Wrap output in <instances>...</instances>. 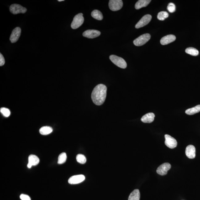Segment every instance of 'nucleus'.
I'll list each match as a JSON object with an SVG mask.
<instances>
[{
  "mask_svg": "<svg viewBox=\"0 0 200 200\" xmlns=\"http://www.w3.org/2000/svg\"><path fill=\"white\" fill-rule=\"evenodd\" d=\"M107 88L105 85L100 84L97 85L92 92L91 98L96 105H102L106 96Z\"/></svg>",
  "mask_w": 200,
  "mask_h": 200,
  "instance_id": "obj_1",
  "label": "nucleus"
},
{
  "mask_svg": "<svg viewBox=\"0 0 200 200\" xmlns=\"http://www.w3.org/2000/svg\"><path fill=\"white\" fill-rule=\"evenodd\" d=\"M109 58L112 62L116 65L121 68L125 69L127 68V62L123 58L115 55H111Z\"/></svg>",
  "mask_w": 200,
  "mask_h": 200,
  "instance_id": "obj_2",
  "label": "nucleus"
},
{
  "mask_svg": "<svg viewBox=\"0 0 200 200\" xmlns=\"http://www.w3.org/2000/svg\"><path fill=\"white\" fill-rule=\"evenodd\" d=\"M84 21L83 14L82 13H80L74 17L71 23V27L73 29H77L82 25Z\"/></svg>",
  "mask_w": 200,
  "mask_h": 200,
  "instance_id": "obj_3",
  "label": "nucleus"
},
{
  "mask_svg": "<svg viewBox=\"0 0 200 200\" xmlns=\"http://www.w3.org/2000/svg\"><path fill=\"white\" fill-rule=\"evenodd\" d=\"M151 38V35L149 33H146L141 35L138 38L135 39L133 41V43L135 46H141L146 43L150 40Z\"/></svg>",
  "mask_w": 200,
  "mask_h": 200,
  "instance_id": "obj_4",
  "label": "nucleus"
},
{
  "mask_svg": "<svg viewBox=\"0 0 200 200\" xmlns=\"http://www.w3.org/2000/svg\"><path fill=\"white\" fill-rule=\"evenodd\" d=\"M123 6L122 0H110L109 3V9L111 10L116 11L120 10Z\"/></svg>",
  "mask_w": 200,
  "mask_h": 200,
  "instance_id": "obj_5",
  "label": "nucleus"
},
{
  "mask_svg": "<svg viewBox=\"0 0 200 200\" xmlns=\"http://www.w3.org/2000/svg\"><path fill=\"white\" fill-rule=\"evenodd\" d=\"M10 11L12 14H24L27 12V9L25 7L17 4H13L10 7Z\"/></svg>",
  "mask_w": 200,
  "mask_h": 200,
  "instance_id": "obj_6",
  "label": "nucleus"
},
{
  "mask_svg": "<svg viewBox=\"0 0 200 200\" xmlns=\"http://www.w3.org/2000/svg\"><path fill=\"white\" fill-rule=\"evenodd\" d=\"M152 19V16L151 15L147 14L144 16L141 19L140 21L135 25V28L136 29L144 27L149 23Z\"/></svg>",
  "mask_w": 200,
  "mask_h": 200,
  "instance_id": "obj_7",
  "label": "nucleus"
},
{
  "mask_svg": "<svg viewBox=\"0 0 200 200\" xmlns=\"http://www.w3.org/2000/svg\"><path fill=\"white\" fill-rule=\"evenodd\" d=\"M165 144L170 149H173L177 147V142L175 138L169 135H165Z\"/></svg>",
  "mask_w": 200,
  "mask_h": 200,
  "instance_id": "obj_8",
  "label": "nucleus"
},
{
  "mask_svg": "<svg viewBox=\"0 0 200 200\" xmlns=\"http://www.w3.org/2000/svg\"><path fill=\"white\" fill-rule=\"evenodd\" d=\"M171 167V165L169 163H165L158 167L156 170L157 173L162 176L166 175L167 173L168 170Z\"/></svg>",
  "mask_w": 200,
  "mask_h": 200,
  "instance_id": "obj_9",
  "label": "nucleus"
},
{
  "mask_svg": "<svg viewBox=\"0 0 200 200\" xmlns=\"http://www.w3.org/2000/svg\"><path fill=\"white\" fill-rule=\"evenodd\" d=\"M21 29L19 27H16L13 30L10 35V40L12 43L16 42L21 35Z\"/></svg>",
  "mask_w": 200,
  "mask_h": 200,
  "instance_id": "obj_10",
  "label": "nucleus"
},
{
  "mask_svg": "<svg viewBox=\"0 0 200 200\" xmlns=\"http://www.w3.org/2000/svg\"><path fill=\"white\" fill-rule=\"evenodd\" d=\"M101 33L96 30H88L83 33V36L87 38L93 39L100 36Z\"/></svg>",
  "mask_w": 200,
  "mask_h": 200,
  "instance_id": "obj_11",
  "label": "nucleus"
},
{
  "mask_svg": "<svg viewBox=\"0 0 200 200\" xmlns=\"http://www.w3.org/2000/svg\"><path fill=\"white\" fill-rule=\"evenodd\" d=\"M85 179V177L83 175H74L69 178L68 182L70 184H78L82 182Z\"/></svg>",
  "mask_w": 200,
  "mask_h": 200,
  "instance_id": "obj_12",
  "label": "nucleus"
},
{
  "mask_svg": "<svg viewBox=\"0 0 200 200\" xmlns=\"http://www.w3.org/2000/svg\"><path fill=\"white\" fill-rule=\"evenodd\" d=\"M185 153L186 156L190 159H194L196 156V149L194 146L192 145L187 146Z\"/></svg>",
  "mask_w": 200,
  "mask_h": 200,
  "instance_id": "obj_13",
  "label": "nucleus"
},
{
  "mask_svg": "<svg viewBox=\"0 0 200 200\" xmlns=\"http://www.w3.org/2000/svg\"><path fill=\"white\" fill-rule=\"evenodd\" d=\"M40 159L38 156L34 155H29L28 157V163L27 165L28 168H31L32 166H36L40 162Z\"/></svg>",
  "mask_w": 200,
  "mask_h": 200,
  "instance_id": "obj_14",
  "label": "nucleus"
},
{
  "mask_svg": "<svg viewBox=\"0 0 200 200\" xmlns=\"http://www.w3.org/2000/svg\"><path fill=\"white\" fill-rule=\"evenodd\" d=\"M176 39L175 35H166L161 39L160 44L163 45H166L174 42L176 40Z\"/></svg>",
  "mask_w": 200,
  "mask_h": 200,
  "instance_id": "obj_15",
  "label": "nucleus"
},
{
  "mask_svg": "<svg viewBox=\"0 0 200 200\" xmlns=\"http://www.w3.org/2000/svg\"><path fill=\"white\" fill-rule=\"evenodd\" d=\"M155 115L153 113H149L142 117L141 120L145 123H151L154 120Z\"/></svg>",
  "mask_w": 200,
  "mask_h": 200,
  "instance_id": "obj_16",
  "label": "nucleus"
},
{
  "mask_svg": "<svg viewBox=\"0 0 200 200\" xmlns=\"http://www.w3.org/2000/svg\"><path fill=\"white\" fill-rule=\"evenodd\" d=\"M151 0H139L135 5L136 9H140L142 7H145L151 2Z\"/></svg>",
  "mask_w": 200,
  "mask_h": 200,
  "instance_id": "obj_17",
  "label": "nucleus"
},
{
  "mask_svg": "<svg viewBox=\"0 0 200 200\" xmlns=\"http://www.w3.org/2000/svg\"><path fill=\"white\" fill-rule=\"evenodd\" d=\"M140 190L136 189L133 191L130 194L128 200H140Z\"/></svg>",
  "mask_w": 200,
  "mask_h": 200,
  "instance_id": "obj_18",
  "label": "nucleus"
},
{
  "mask_svg": "<svg viewBox=\"0 0 200 200\" xmlns=\"http://www.w3.org/2000/svg\"><path fill=\"white\" fill-rule=\"evenodd\" d=\"M200 112V105L196 106L192 108L188 109L185 111V113L187 115H191Z\"/></svg>",
  "mask_w": 200,
  "mask_h": 200,
  "instance_id": "obj_19",
  "label": "nucleus"
},
{
  "mask_svg": "<svg viewBox=\"0 0 200 200\" xmlns=\"http://www.w3.org/2000/svg\"><path fill=\"white\" fill-rule=\"evenodd\" d=\"M53 129L48 126H44L40 128V132L41 134L43 135H48L52 132Z\"/></svg>",
  "mask_w": 200,
  "mask_h": 200,
  "instance_id": "obj_20",
  "label": "nucleus"
},
{
  "mask_svg": "<svg viewBox=\"0 0 200 200\" xmlns=\"http://www.w3.org/2000/svg\"><path fill=\"white\" fill-rule=\"evenodd\" d=\"M91 16L96 19L101 20L103 19V16L101 11L98 10H94L91 13Z\"/></svg>",
  "mask_w": 200,
  "mask_h": 200,
  "instance_id": "obj_21",
  "label": "nucleus"
},
{
  "mask_svg": "<svg viewBox=\"0 0 200 200\" xmlns=\"http://www.w3.org/2000/svg\"><path fill=\"white\" fill-rule=\"evenodd\" d=\"M185 52L188 54L193 56H196L199 54V52L197 49L194 48L190 47L186 48L185 50Z\"/></svg>",
  "mask_w": 200,
  "mask_h": 200,
  "instance_id": "obj_22",
  "label": "nucleus"
},
{
  "mask_svg": "<svg viewBox=\"0 0 200 200\" xmlns=\"http://www.w3.org/2000/svg\"><path fill=\"white\" fill-rule=\"evenodd\" d=\"M67 159L66 153L63 152L60 154L59 155L58 158L57 163L59 164H62L65 162Z\"/></svg>",
  "mask_w": 200,
  "mask_h": 200,
  "instance_id": "obj_23",
  "label": "nucleus"
},
{
  "mask_svg": "<svg viewBox=\"0 0 200 200\" xmlns=\"http://www.w3.org/2000/svg\"><path fill=\"white\" fill-rule=\"evenodd\" d=\"M169 16V14L166 11H162L158 13L157 15V18L159 20H164L165 19L168 18Z\"/></svg>",
  "mask_w": 200,
  "mask_h": 200,
  "instance_id": "obj_24",
  "label": "nucleus"
},
{
  "mask_svg": "<svg viewBox=\"0 0 200 200\" xmlns=\"http://www.w3.org/2000/svg\"><path fill=\"white\" fill-rule=\"evenodd\" d=\"M77 161L78 162L81 164H85L86 162V157L84 155L79 154L77 155Z\"/></svg>",
  "mask_w": 200,
  "mask_h": 200,
  "instance_id": "obj_25",
  "label": "nucleus"
},
{
  "mask_svg": "<svg viewBox=\"0 0 200 200\" xmlns=\"http://www.w3.org/2000/svg\"><path fill=\"white\" fill-rule=\"evenodd\" d=\"M0 112L5 117L7 118L10 116V110L6 107H2L0 109Z\"/></svg>",
  "mask_w": 200,
  "mask_h": 200,
  "instance_id": "obj_26",
  "label": "nucleus"
},
{
  "mask_svg": "<svg viewBox=\"0 0 200 200\" xmlns=\"http://www.w3.org/2000/svg\"><path fill=\"white\" fill-rule=\"evenodd\" d=\"M167 9L170 13H173L175 12L176 10L175 5L173 3H170L167 6Z\"/></svg>",
  "mask_w": 200,
  "mask_h": 200,
  "instance_id": "obj_27",
  "label": "nucleus"
},
{
  "mask_svg": "<svg viewBox=\"0 0 200 200\" xmlns=\"http://www.w3.org/2000/svg\"><path fill=\"white\" fill-rule=\"evenodd\" d=\"M20 198L22 200H31V198L27 194H20Z\"/></svg>",
  "mask_w": 200,
  "mask_h": 200,
  "instance_id": "obj_28",
  "label": "nucleus"
},
{
  "mask_svg": "<svg viewBox=\"0 0 200 200\" xmlns=\"http://www.w3.org/2000/svg\"><path fill=\"white\" fill-rule=\"evenodd\" d=\"M5 64V59L1 53H0V66H3Z\"/></svg>",
  "mask_w": 200,
  "mask_h": 200,
  "instance_id": "obj_29",
  "label": "nucleus"
},
{
  "mask_svg": "<svg viewBox=\"0 0 200 200\" xmlns=\"http://www.w3.org/2000/svg\"><path fill=\"white\" fill-rule=\"evenodd\" d=\"M64 1V0H58V1L59 2Z\"/></svg>",
  "mask_w": 200,
  "mask_h": 200,
  "instance_id": "obj_30",
  "label": "nucleus"
}]
</instances>
